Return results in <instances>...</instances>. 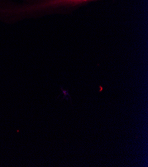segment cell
Masks as SVG:
<instances>
[{
    "label": "cell",
    "instance_id": "3",
    "mask_svg": "<svg viewBox=\"0 0 148 167\" xmlns=\"http://www.w3.org/2000/svg\"><path fill=\"white\" fill-rule=\"evenodd\" d=\"M0 1H2V0H0Z\"/></svg>",
    "mask_w": 148,
    "mask_h": 167
},
{
    "label": "cell",
    "instance_id": "2",
    "mask_svg": "<svg viewBox=\"0 0 148 167\" xmlns=\"http://www.w3.org/2000/svg\"><path fill=\"white\" fill-rule=\"evenodd\" d=\"M100 91H103V87H102V86H100Z\"/></svg>",
    "mask_w": 148,
    "mask_h": 167
},
{
    "label": "cell",
    "instance_id": "1",
    "mask_svg": "<svg viewBox=\"0 0 148 167\" xmlns=\"http://www.w3.org/2000/svg\"><path fill=\"white\" fill-rule=\"evenodd\" d=\"M61 90H62V91L63 93V99H66V100H70L71 101V97H70V95L69 93V91L68 90H64L63 89L62 87H60Z\"/></svg>",
    "mask_w": 148,
    "mask_h": 167
}]
</instances>
